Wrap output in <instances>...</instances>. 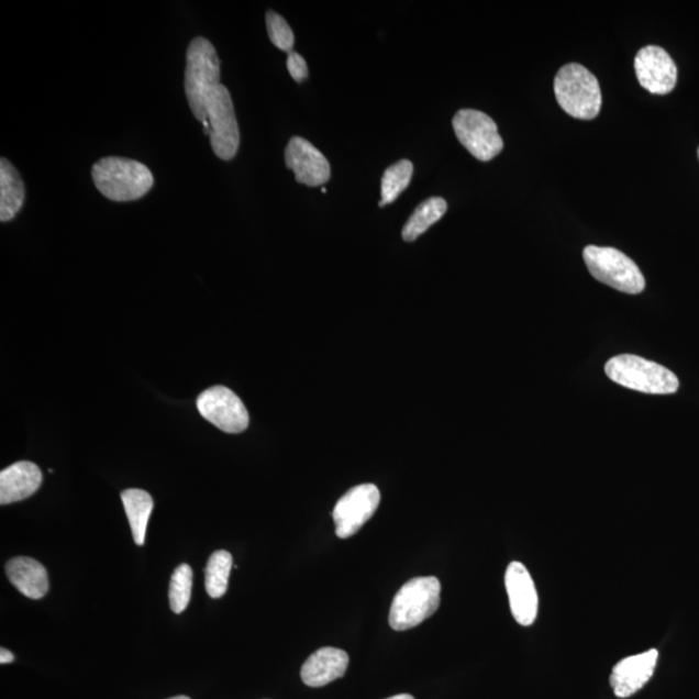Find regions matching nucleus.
<instances>
[{"label":"nucleus","mask_w":699,"mask_h":699,"mask_svg":"<svg viewBox=\"0 0 699 699\" xmlns=\"http://www.w3.org/2000/svg\"><path fill=\"white\" fill-rule=\"evenodd\" d=\"M91 174L99 192L116 202L140 200L155 184L148 167L130 158H101Z\"/></svg>","instance_id":"nucleus-1"},{"label":"nucleus","mask_w":699,"mask_h":699,"mask_svg":"<svg viewBox=\"0 0 699 699\" xmlns=\"http://www.w3.org/2000/svg\"><path fill=\"white\" fill-rule=\"evenodd\" d=\"M221 62L213 43L195 38L187 51L185 89L189 108L201 123L208 121L210 95L220 86Z\"/></svg>","instance_id":"nucleus-2"},{"label":"nucleus","mask_w":699,"mask_h":699,"mask_svg":"<svg viewBox=\"0 0 699 699\" xmlns=\"http://www.w3.org/2000/svg\"><path fill=\"white\" fill-rule=\"evenodd\" d=\"M606 373L611 381L645 395H674L680 386L672 370L636 355L614 356L607 363Z\"/></svg>","instance_id":"nucleus-3"},{"label":"nucleus","mask_w":699,"mask_h":699,"mask_svg":"<svg viewBox=\"0 0 699 699\" xmlns=\"http://www.w3.org/2000/svg\"><path fill=\"white\" fill-rule=\"evenodd\" d=\"M557 103L574 119L593 120L602 106L600 84L592 71L579 64H567L555 78Z\"/></svg>","instance_id":"nucleus-4"},{"label":"nucleus","mask_w":699,"mask_h":699,"mask_svg":"<svg viewBox=\"0 0 699 699\" xmlns=\"http://www.w3.org/2000/svg\"><path fill=\"white\" fill-rule=\"evenodd\" d=\"M441 591V582L434 577L407 581L392 600L389 614L390 628L396 631L418 628L439 610Z\"/></svg>","instance_id":"nucleus-5"},{"label":"nucleus","mask_w":699,"mask_h":699,"mask_svg":"<svg viewBox=\"0 0 699 699\" xmlns=\"http://www.w3.org/2000/svg\"><path fill=\"white\" fill-rule=\"evenodd\" d=\"M582 258L596 280L628 295L644 291L645 279L639 266L615 247L589 245L582 251Z\"/></svg>","instance_id":"nucleus-6"},{"label":"nucleus","mask_w":699,"mask_h":699,"mask_svg":"<svg viewBox=\"0 0 699 699\" xmlns=\"http://www.w3.org/2000/svg\"><path fill=\"white\" fill-rule=\"evenodd\" d=\"M458 142L479 162H491L504 148L498 125L490 115L476 109H462L453 120Z\"/></svg>","instance_id":"nucleus-7"},{"label":"nucleus","mask_w":699,"mask_h":699,"mask_svg":"<svg viewBox=\"0 0 699 699\" xmlns=\"http://www.w3.org/2000/svg\"><path fill=\"white\" fill-rule=\"evenodd\" d=\"M207 116L211 148L218 157L230 162L238 151L240 131L231 93L222 84L210 95Z\"/></svg>","instance_id":"nucleus-8"},{"label":"nucleus","mask_w":699,"mask_h":699,"mask_svg":"<svg viewBox=\"0 0 699 699\" xmlns=\"http://www.w3.org/2000/svg\"><path fill=\"white\" fill-rule=\"evenodd\" d=\"M196 404L201 417L224 433H243L249 425V413L243 400L224 386H214L201 392Z\"/></svg>","instance_id":"nucleus-9"},{"label":"nucleus","mask_w":699,"mask_h":699,"mask_svg":"<svg viewBox=\"0 0 699 699\" xmlns=\"http://www.w3.org/2000/svg\"><path fill=\"white\" fill-rule=\"evenodd\" d=\"M380 490L373 484L353 487L342 497L333 511L336 535L347 539L355 535L376 513L380 506Z\"/></svg>","instance_id":"nucleus-10"},{"label":"nucleus","mask_w":699,"mask_h":699,"mask_svg":"<svg viewBox=\"0 0 699 699\" xmlns=\"http://www.w3.org/2000/svg\"><path fill=\"white\" fill-rule=\"evenodd\" d=\"M635 71L641 86L655 95L675 89L677 68L667 51L658 46L641 48L635 57Z\"/></svg>","instance_id":"nucleus-11"},{"label":"nucleus","mask_w":699,"mask_h":699,"mask_svg":"<svg viewBox=\"0 0 699 699\" xmlns=\"http://www.w3.org/2000/svg\"><path fill=\"white\" fill-rule=\"evenodd\" d=\"M286 165L295 173L298 184L318 187L331 178L326 157L303 137H291L286 149Z\"/></svg>","instance_id":"nucleus-12"},{"label":"nucleus","mask_w":699,"mask_h":699,"mask_svg":"<svg viewBox=\"0 0 699 699\" xmlns=\"http://www.w3.org/2000/svg\"><path fill=\"white\" fill-rule=\"evenodd\" d=\"M506 587L517 623L524 628L533 624L537 617L539 599L534 580L526 566L517 561L509 565L506 573Z\"/></svg>","instance_id":"nucleus-13"},{"label":"nucleus","mask_w":699,"mask_h":699,"mask_svg":"<svg viewBox=\"0 0 699 699\" xmlns=\"http://www.w3.org/2000/svg\"><path fill=\"white\" fill-rule=\"evenodd\" d=\"M658 662V651L651 650L645 653L632 655V657L619 661L610 675V686L618 698H629L653 677Z\"/></svg>","instance_id":"nucleus-14"},{"label":"nucleus","mask_w":699,"mask_h":699,"mask_svg":"<svg viewBox=\"0 0 699 699\" xmlns=\"http://www.w3.org/2000/svg\"><path fill=\"white\" fill-rule=\"evenodd\" d=\"M348 662L346 652L336 647H322L304 662L301 669L302 681L311 688L328 686L346 674Z\"/></svg>","instance_id":"nucleus-15"},{"label":"nucleus","mask_w":699,"mask_h":699,"mask_svg":"<svg viewBox=\"0 0 699 699\" xmlns=\"http://www.w3.org/2000/svg\"><path fill=\"white\" fill-rule=\"evenodd\" d=\"M42 471L34 463L19 462L0 473V504L31 498L42 484Z\"/></svg>","instance_id":"nucleus-16"},{"label":"nucleus","mask_w":699,"mask_h":699,"mask_svg":"<svg viewBox=\"0 0 699 699\" xmlns=\"http://www.w3.org/2000/svg\"><path fill=\"white\" fill-rule=\"evenodd\" d=\"M7 577L29 599L40 600L48 592V575L38 561L31 557L12 558L5 565Z\"/></svg>","instance_id":"nucleus-17"},{"label":"nucleus","mask_w":699,"mask_h":699,"mask_svg":"<svg viewBox=\"0 0 699 699\" xmlns=\"http://www.w3.org/2000/svg\"><path fill=\"white\" fill-rule=\"evenodd\" d=\"M25 201V185L9 159L0 162V221L13 220L23 208Z\"/></svg>","instance_id":"nucleus-18"},{"label":"nucleus","mask_w":699,"mask_h":699,"mask_svg":"<svg viewBox=\"0 0 699 699\" xmlns=\"http://www.w3.org/2000/svg\"><path fill=\"white\" fill-rule=\"evenodd\" d=\"M121 499L123 507H125L131 531H133L134 542L142 547L153 511V499L147 491L140 489L123 491Z\"/></svg>","instance_id":"nucleus-19"},{"label":"nucleus","mask_w":699,"mask_h":699,"mask_svg":"<svg viewBox=\"0 0 699 699\" xmlns=\"http://www.w3.org/2000/svg\"><path fill=\"white\" fill-rule=\"evenodd\" d=\"M447 202L442 198L428 199L421 202L410 220L404 225L402 235L404 242L411 243L419 238L422 233L432 228L441 218L446 214Z\"/></svg>","instance_id":"nucleus-20"},{"label":"nucleus","mask_w":699,"mask_h":699,"mask_svg":"<svg viewBox=\"0 0 699 699\" xmlns=\"http://www.w3.org/2000/svg\"><path fill=\"white\" fill-rule=\"evenodd\" d=\"M232 556L228 551H217L210 556L206 569V587L211 599H221L228 592Z\"/></svg>","instance_id":"nucleus-21"},{"label":"nucleus","mask_w":699,"mask_h":699,"mask_svg":"<svg viewBox=\"0 0 699 699\" xmlns=\"http://www.w3.org/2000/svg\"><path fill=\"white\" fill-rule=\"evenodd\" d=\"M413 175V165L408 159H402L389 169H386L381 181V201L380 207L389 206L395 202L400 193L410 186Z\"/></svg>","instance_id":"nucleus-22"},{"label":"nucleus","mask_w":699,"mask_h":699,"mask_svg":"<svg viewBox=\"0 0 699 699\" xmlns=\"http://www.w3.org/2000/svg\"><path fill=\"white\" fill-rule=\"evenodd\" d=\"M193 573L191 566L184 564L171 575L169 600L175 614L184 613L191 600Z\"/></svg>","instance_id":"nucleus-23"},{"label":"nucleus","mask_w":699,"mask_h":699,"mask_svg":"<svg viewBox=\"0 0 699 699\" xmlns=\"http://www.w3.org/2000/svg\"><path fill=\"white\" fill-rule=\"evenodd\" d=\"M266 23L269 40H271L274 46L281 51H286L288 54L291 53L295 47V34L286 19L280 16L279 13L268 11Z\"/></svg>","instance_id":"nucleus-24"},{"label":"nucleus","mask_w":699,"mask_h":699,"mask_svg":"<svg viewBox=\"0 0 699 699\" xmlns=\"http://www.w3.org/2000/svg\"><path fill=\"white\" fill-rule=\"evenodd\" d=\"M287 67L291 78H293L296 82L301 84L308 79V64H306L304 58L296 53V51H291V53L288 54Z\"/></svg>","instance_id":"nucleus-25"},{"label":"nucleus","mask_w":699,"mask_h":699,"mask_svg":"<svg viewBox=\"0 0 699 699\" xmlns=\"http://www.w3.org/2000/svg\"><path fill=\"white\" fill-rule=\"evenodd\" d=\"M13 661L14 655L10 651H7L4 650V647H2V650H0V664L9 665L12 664Z\"/></svg>","instance_id":"nucleus-26"},{"label":"nucleus","mask_w":699,"mask_h":699,"mask_svg":"<svg viewBox=\"0 0 699 699\" xmlns=\"http://www.w3.org/2000/svg\"><path fill=\"white\" fill-rule=\"evenodd\" d=\"M388 699H414L411 695H398Z\"/></svg>","instance_id":"nucleus-27"},{"label":"nucleus","mask_w":699,"mask_h":699,"mask_svg":"<svg viewBox=\"0 0 699 699\" xmlns=\"http://www.w3.org/2000/svg\"><path fill=\"white\" fill-rule=\"evenodd\" d=\"M169 699H191V698H189L187 696H177V697H173V698H169Z\"/></svg>","instance_id":"nucleus-28"},{"label":"nucleus","mask_w":699,"mask_h":699,"mask_svg":"<svg viewBox=\"0 0 699 699\" xmlns=\"http://www.w3.org/2000/svg\"><path fill=\"white\" fill-rule=\"evenodd\" d=\"M698 157H699V149H698Z\"/></svg>","instance_id":"nucleus-29"}]
</instances>
